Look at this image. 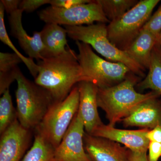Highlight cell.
<instances>
[{
  "label": "cell",
  "instance_id": "f1b7e54d",
  "mask_svg": "<svg viewBox=\"0 0 161 161\" xmlns=\"http://www.w3.org/2000/svg\"><path fill=\"white\" fill-rule=\"evenodd\" d=\"M147 136L150 141L161 144V127L157 126L149 130L147 132Z\"/></svg>",
  "mask_w": 161,
  "mask_h": 161
},
{
  "label": "cell",
  "instance_id": "ffe728a7",
  "mask_svg": "<svg viewBox=\"0 0 161 161\" xmlns=\"http://www.w3.org/2000/svg\"><path fill=\"white\" fill-rule=\"evenodd\" d=\"M110 22L117 19L135 6L137 0H97Z\"/></svg>",
  "mask_w": 161,
  "mask_h": 161
},
{
  "label": "cell",
  "instance_id": "484cf974",
  "mask_svg": "<svg viewBox=\"0 0 161 161\" xmlns=\"http://www.w3.org/2000/svg\"><path fill=\"white\" fill-rule=\"evenodd\" d=\"M91 0H50V6L68 9L80 4L90 3Z\"/></svg>",
  "mask_w": 161,
  "mask_h": 161
},
{
  "label": "cell",
  "instance_id": "603a6c76",
  "mask_svg": "<svg viewBox=\"0 0 161 161\" xmlns=\"http://www.w3.org/2000/svg\"><path fill=\"white\" fill-rule=\"evenodd\" d=\"M23 62L15 53H0V73H9L19 68L18 64Z\"/></svg>",
  "mask_w": 161,
  "mask_h": 161
},
{
  "label": "cell",
  "instance_id": "83f0119b",
  "mask_svg": "<svg viewBox=\"0 0 161 161\" xmlns=\"http://www.w3.org/2000/svg\"><path fill=\"white\" fill-rule=\"evenodd\" d=\"M20 2L19 0H1L0 3L3 4L5 11L10 15L19 9Z\"/></svg>",
  "mask_w": 161,
  "mask_h": 161
},
{
  "label": "cell",
  "instance_id": "9c48e42d",
  "mask_svg": "<svg viewBox=\"0 0 161 161\" xmlns=\"http://www.w3.org/2000/svg\"><path fill=\"white\" fill-rule=\"evenodd\" d=\"M85 132L83 121L78 112L61 142L55 149L56 161H93L85 149Z\"/></svg>",
  "mask_w": 161,
  "mask_h": 161
},
{
  "label": "cell",
  "instance_id": "44dd1931",
  "mask_svg": "<svg viewBox=\"0 0 161 161\" xmlns=\"http://www.w3.org/2000/svg\"><path fill=\"white\" fill-rule=\"evenodd\" d=\"M5 9L2 3H0V40L4 44L7 45L15 53L18 55L23 61V63L26 65L32 76L34 78H36L38 74L39 67L37 64L35 63L33 59L29 57H25L19 52L14 46L13 43L10 40L5 26L4 22V16H5Z\"/></svg>",
  "mask_w": 161,
  "mask_h": 161
},
{
  "label": "cell",
  "instance_id": "cb8c5ba5",
  "mask_svg": "<svg viewBox=\"0 0 161 161\" xmlns=\"http://www.w3.org/2000/svg\"><path fill=\"white\" fill-rule=\"evenodd\" d=\"M143 29L148 31L159 37L161 32V5L154 14L151 15Z\"/></svg>",
  "mask_w": 161,
  "mask_h": 161
},
{
  "label": "cell",
  "instance_id": "4fadbf2b",
  "mask_svg": "<svg viewBox=\"0 0 161 161\" xmlns=\"http://www.w3.org/2000/svg\"><path fill=\"white\" fill-rule=\"evenodd\" d=\"M77 86L79 92L78 112L83 121L85 132L91 134L97 127L103 124L98 111V87L87 81H80Z\"/></svg>",
  "mask_w": 161,
  "mask_h": 161
},
{
  "label": "cell",
  "instance_id": "3957f363",
  "mask_svg": "<svg viewBox=\"0 0 161 161\" xmlns=\"http://www.w3.org/2000/svg\"><path fill=\"white\" fill-rule=\"evenodd\" d=\"M106 24L97 23L86 26H64L68 36L76 41L88 44L101 56L111 62L125 64L140 77L145 76L143 68L125 51L119 49L108 37Z\"/></svg>",
  "mask_w": 161,
  "mask_h": 161
},
{
  "label": "cell",
  "instance_id": "d6986e66",
  "mask_svg": "<svg viewBox=\"0 0 161 161\" xmlns=\"http://www.w3.org/2000/svg\"><path fill=\"white\" fill-rule=\"evenodd\" d=\"M55 150L51 144L36 132L32 146L21 161H56Z\"/></svg>",
  "mask_w": 161,
  "mask_h": 161
},
{
  "label": "cell",
  "instance_id": "ac0fdd59",
  "mask_svg": "<svg viewBox=\"0 0 161 161\" xmlns=\"http://www.w3.org/2000/svg\"><path fill=\"white\" fill-rule=\"evenodd\" d=\"M149 72L145 78L136 84L141 91L150 89L161 96V50L158 43L152 51Z\"/></svg>",
  "mask_w": 161,
  "mask_h": 161
},
{
  "label": "cell",
  "instance_id": "7a4b0ae2",
  "mask_svg": "<svg viewBox=\"0 0 161 161\" xmlns=\"http://www.w3.org/2000/svg\"><path fill=\"white\" fill-rule=\"evenodd\" d=\"M139 79L140 77L131 73L116 85L98 88V107L105 112L110 125L115 126V124L129 116L145 102L161 96L153 91L146 94L136 92L135 87L139 82Z\"/></svg>",
  "mask_w": 161,
  "mask_h": 161
},
{
  "label": "cell",
  "instance_id": "8fae6325",
  "mask_svg": "<svg viewBox=\"0 0 161 161\" xmlns=\"http://www.w3.org/2000/svg\"><path fill=\"white\" fill-rule=\"evenodd\" d=\"M150 130L148 129L122 130L103 123L90 135L108 139L123 144L132 152L147 153L150 141L147 138V134Z\"/></svg>",
  "mask_w": 161,
  "mask_h": 161
},
{
  "label": "cell",
  "instance_id": "8992f818",
  "mask_svg": "<svg viewBox=\"0 0 161 161\" xmlns=\"http://www.w3.org/2000/svg\"><path fill=\"white\" fill-rule=\"evenodd\" d=\"M159 0H141L123 15L107 25L108 37L119 49L126 50L138 36Z\"/></svg>",
  "mask_w": 161,
  "mask_h": 161
},
{
  "label": "cell",
  "instance_id": "2e32d148",
  "mask_svg": "<svg viewBox=\"0 0 161 161\" xmlns=\"http://www.w3.org/2000/svg\"><path fill=\"white\" fill-rule=\"evenodd\" d=\"M40 33L44 47L43 59L56 57L66 51L67 34L65 28L58 24L47 23Z\"/></svg>",
  "mask_w": 161,
  "mask_h": 161
},
{
  "label": "cell",
  "instance_id": "d4e9b609",
  "mask_svg": "<svg viewBox=\"0 0 161 161\" xmlns=\"http://www.w3.org/2000/svg\"><path fill=\"white\" fill-rule=\"evenodd\" d=\"M50 2V0H23L20 2L19 9L27 13H31L43 5L49 4Z\"/></svg>",
  "mask_w": 161,
  "mask_h": 161
},
{
  "label": "cell",
  "instance_id": "30bf717a",
  "mask_svg": "<svg viewBox=\"0 0 161 161\" xmlns=\"http://www.w3.org/2000/svg\"><path fill=\"white\" fill-rule=\"evenodd\" d=\"M1 135L0 161H20L29 146L31 130L17 119Z\"/></svg>",
  "mask_w": 161,
  "mask_h": 161
},
{
  "label": "cell",
  "instance_id": "277c9868",
  "mask_svg": "<svg viewBox=\"0 0 161 161\" xmlns=\"http://www.w3.org/2000/svg\"><path fill=\"white\" fill-rule=\"evenodd\" d=\"M16 81L18 120L25 129L36 130L53 103V99L46 90L26 78L21 71Z\"/></svg>",
  "mask_w": 161,
  "mask_h": 161
},
{
  "label": "cell",
  "instance_id": "9a60e30c",
  "mask_svg": "<svg viewBox=\"0 0 161 161\" xmlns=\"http://www.w3.org/2000/svg\"><path fill=\"white\" fill-rule=\"evenodd\" d=\"M161 96L147 100L121 121L124 126L141 127L152 130L161 127Z\"/></svg>",
  "mask_w": 161,
  "mask_h": 161
},
{
  "label": "cell",
  "instance_id": "7402d4cb",
  "mask_svg": "<svg viewBox=\"0 0 161 161\" xmlns=\"http://www.w3.org/2000/svg\"><path fill=\"white\" fill-rule=\"evenodd\" d=\"M17 119L16 110L13 104L9 90L0 98V133L2 134Z\"/></svg>",
  "mask_w": 161,
  "mask_h": 161
},
{
  "label": "cell",
  "instance_id": "e0dca14e",
  "mask_svg": "<svg viewBox=\"0 0 161 161\" xmlns=\"http://www.w3.org/2000/svg\"><path fill=\"white\" fill-rule=\"evenodd\" d=\"M158 38L152 33L142 29L126 51L130 57L145 69L150 67L153 50Z\"/></svg>",
  "mask_w": 161,
  "mask_h": 161
},
{
  "label": "cell",
  "instance_id": "5b68a950",
  "mask_svg": "<svg viewBox=\"0 0 161 161\" xmlns=\"http://www.w3.org/2000/svg\"><path fill=\"white\" fill-rule=\"evenodd\" d=\"M78 58L85 81L98 88L109 87L120 83L132 73L125 64L103 59L95 53L88 44L76 41Z\"/></svg>",
  "mask_w": 161,
  "mask_h": 161
},
{
  "label": "cell",
  "instance_id": "5bb4252c",
  "mask_svg": "<svg viewBox=\"0 0 161 161\" xmlns=\"http://www.w3.org/2000/svg\"><path fill=\"white\" fill-rule=\"evenodd\" d=\"M23 11L18 9L9 15V23L11 30V36L18 40L22 49L29 58L39 61L43 60L44 47L40 31H36L32 36L24 30L22 24Z\"/></svg>",
  "mask_w": 161,
  "mask_h": 161
},
{
  "label": "cell",
  "instance_id": "7c38bea8",
  "mask_svg": "<svg viewBox=\"0 0 161 161\" xmlns=\"http://www.w3.org/2000/svg\"><path fill=\"white\" fill-rule=\"evenodd\" d=\"M84 145L93 161H130V150L108 139L85 133Z\"/></svg>",
  "mask_w": 161,
  "mask_h": 161
},
{
  "label": "cell",
  "instance_id": "f546056e",
  "mask_svg": "<svg viewBox=\"0 0 161 161\" xmlns=\"http://www.w3.org/2000/svg\"><path fill=\"white\" fill-rule=\"evenodd\" d=\"M130 161H149L147 153H141L130 150Z\"/></svg>",
  "mask_w": 161,
  "mask_h": 161
},
{
  "label": "cell",
  "instance_id": "6da1fadb",
  "mask_svg": "<svg viewBox=\"0 0 161 161\" xmlns=\"http://www.w3.org/2000/svg\"><path fill=\"white\" fill-rule=\"evenodd\" d=\"M35 82L50 94L53 103L64 100L76 84L85 81L78 55L68 47L66 51L38 61Z\"/></svg>",
  "mask_w": 161,
  "mask_h": 161
},
{
  "label": "cell",
  "instance_id": "ba28073f",
  "mask_svg": "<svg viewBox=\"0 0 161 161\" xmlns=\"http://www.w3.org/2000/svg\"><path fill=\"white\" fill-rule=\"evenodd\" d=\"M40 20L46 24L55 23L64 26L90 25L95 23L109 24L97 0L80 4L68 9L50 6L39 12Z\"/></svg>",
  "mask_w": 161,
  "mask_h": 161
},
{
  "label": "cell",
  "instance_id": "52a82bcc",
  "mask_svg": "<svg viewBox=\"0 0 161 161\" xmlns=\"http://www.w3.org/2000/svg\"><path fill=\"white\" fill-rule=\"evenodd\" d=\"M79 105V90L78 86H75L64 100L52 104L42 121L36 128V132L56 149L78 112Z\"/></svg>",
  "mask_w": 161,
  "mask_h": 161
},
{
  "label": "cell",
  "instance_id": "4dcf8cb0",
  "mask_svg": "<svg viewBox=\"0 0 161 161\" xmlns=\"http://www.w3.org/2000/svg\"><path fill=\"white\" fill-rule=\"evenodd\" d=\"M158 44L159 47L161 50V32L159 36L158 42Z\"/></svg>",
  "mask_w": 161,
  "mask_h": 161
},
{
  "label": "cell",
  "instance_id": "4316f807",
  "mask_svg": "<svg viewBox=\"0 0 161 161\" xmlns=\"http://www.w3.org/2000/svg\"><path fill=\"white\" fill-rule=\"evenodd\" d=\"M149 161H158L161 157V144L155 142L150 141L148 147Z\"/></svg>",
  "mask_w": 161,
  "mask_h": 161
}]
</instances>
